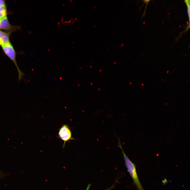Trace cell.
<instances>
[{
    "label": "cell",
    "instance_id": "obj_9",
    "mask_svg": "<svg viewBox=\"0 0 190 190\" xmlns=\"http://www.w3.org/2000/svg\"><path fill=\"white\" fill-rule=\"evenodd\" d=\"M115 185V183H114L110 188H107L106 189H105L104 190H110L114 188Z\"/></svg>",
    "mask_w": 190,
    "mask_h": 190
},
{
    "label": "cell",
    "instance_id": "obj_6",
    "mask_svg": "<svg viewBox=\"0 0 190 190\" xmlns=\"http://www.w3.org/2000/svg\"><path fill=\"white\" fill-rule=\"evenodd\" d=\"M7 10L6 4L0 7V20L7 16Z\"/></svg>",
    "mask_w": 190,
    "mask_h": 190
},
{
    "label": "cell",
    "instance_id": "obj_1",
    "mask_svg": "<svg viewBox=\"0 0 190 190\" xmlns=\"http://www.w3.org/2000/svg\"><path fill=\"white\" fill-rule=\"evenodd\" d=\"M118 140V146L121 150L127 170L131 176L135 184L139 190H144L140 182L136 172V167L125 154L121 144L120 139L117 136Z\"/></svg>",
    "mask_w": 190,
    "mask_h": 190
},
{
    "label": "cell",
    "instance_id": "obj_7",
    "mask_svg": "<svg viewBox=\"0 0 190 190\" xmlns=\"http://www.w3.org/2000/svg\"><path fill=\"white\" fill-rule=\"evenodd\" d=\"M187 8V11L189 20V24L187 28H190V6L188 4L185 3Z\"/></svg>",
    "mask_w": 190,
    "mask_h": 190
},
{
    "label": "cell",
    "instance_id": "obj_8",
    "mask_svg": "<svg viewBox=\"0 0 190 190\" xmlns=\"http://www.w3.org/2000/svg\"><path fill=\"white\" fill-rule=\"evenodd\" d=\"M5 4V2L4 0H0V7Z\"/></svg>",
    "mask_w": 190,
    "mask_h": 190
},
{
    "label": "cell",
    "instance_id": "obj_4",
    "mask_svg": "<svg viewBox=\"0 0 190 190\" xmlns=\"http://www.w3.org/2000/svg\"><path fill=\"white\" fill-rule=\"evenodd\" d=\"M0 29L7 31H15L20 29L21 27L20 26H11L6 16L0 20Z\"/></svg>",
    "mask_w": 190,
    "mask_h": 190
},
{
    "label": "cell",
    "instance_id": "obj_10",
    "mask_svg": "<svg viewBox=\"0 0 190 190\" xmlns=\"http://www.w3.org/2000/svg\"><path fill=\"white\" fill-rule=\"evenodd\" d=\"M184 2L185 3L188 4L189 6H190V0H185L184 1Z\"/></svg>",
    "mask_w": 190,
    "mask_h": 190
},
{
    "label": "cell",
    "instance_id": "obj_3",
    "mask_svg": "<svg viewBox=\"0 0 190 190\" xmlns=\"http://www.w3.org/2000/svg\"><path fill=\"white\" fill-rule=\"evenodd\" d=\"M58 137L64 141L63 148H64L66 143L70 140H74L72 137V133L69 127L66 124L63 125L59 129L58 132Z\"/></svg>",
    "mask_w": 190,
    "mask_h": 190
},
{
    "label": "cell",
    "instance_id": "obj_2",
    "mask_svg": "<svg viewBox=\"0 0 190 190\" xmlns=\"http://www.w3.org/2000/svg\"><path fill=\"white\" fill-rule=\"evenodd\" d=\"M6 55L13 62L17 70L19 80H21L24 76V73L20 69L16 59V52L11 43H10L1 46Z\"/></svg>",
    "mask_w": 190,
    "mask_h": 190
},
{
    "label": "cell",
    "instance_id": "obj_11",
    "mask_svg": "<svg viewBox=\"0 0 190 190\" xmlns=\"http://www.w3.org/2000/svg\"><path fill=\"white\" fill-rule=\"evenodd\" d=\"M91 185V184H88L86 190H89Z\"/></svg>",
    "mask_w": 190,
    "mask_h": 190
},
{
    "label": "cell",
    "instance_id": "obj_5",
    "mask_svg": "<svg viewBox=\"0 0 190 190\" xmlns=\"http://www.w3.org/2000/svg\"><path fill=\"white\" fill-rule=\"evenodd\" d=\"M10 43L9 33L0 30V45L2 46Z\"/></svg>",
    "mask_w": 190,
    "mask_h": 190
}]
</instances>
